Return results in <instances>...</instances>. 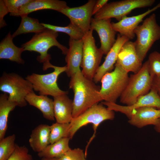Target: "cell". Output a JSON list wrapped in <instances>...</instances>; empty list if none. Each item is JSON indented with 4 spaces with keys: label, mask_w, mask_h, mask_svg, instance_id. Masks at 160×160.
<instances>
[{
    "label": "cell",
    "mask_w": 160,
    "mask_h": 160,
    "mask_svg": "<svg viewBox=\"0 0 160 160\" xmlns=\"http://www.w3.org/2000/svg\"><path fill=\"white\" fill-rule=\"evenodd\" d=\"M69 87L73 91V118H76L94 105L102 101L100 87L93 80L85 77L81 71L71 77Z\"/></svg>",
    "instance_id": "6da1fadb"
},
{
    "label": "cell",
    "mask_w": 160,
    "mask_h": 160,
    "mask_svg": "<svg viewBox=\"0 0 160 160\" xmlns=\"http://www.w3.org/2000/svg\"><path fill=\"white\" fill-rule=\"evenodd\" d=\"M153 80L149 72L147 60L137 73L129 77L127 84L120 97V102L126 106L133 105L139 97L149 92Z\"/></svg>",
    "instance_id": "7a4b0ae2"
},
{
    "label": "cell",
    "mask_w": 160,
    "mask_h": 160,
    "mask_svg": "<svg viewBox=\"0 0 160 160\" xmlns=\"http://www.w3.org/2000/svg\"><path fill=\"white\" fill-rule=\"evenodd\" d=\"M114 117V111L105 107L101 103L96 104L77 117L72 118L70 122L69 137L72 139L81 127L92 124L94 132L86 146L85 153H87V148L95 137L96 130L99 125L105 121L113 120Z\"/></svg>",
    "instance_id": "3957f363"
},
{
    "label": "cell",
    "mask_w": 160,
    "mask_h": 160,
    "mask_svg": "<svg viewBox=\"0 0 160 160\" xmlns=\"http://www.w3.org/2000/svg\"><path fill=\"white\" fill-rule=\"evenodd\" d=\"M58 32L46 28L40 33H36L28 41L23 44L22 47L24 51L36 52L40 55L37 60L43 63V66L50 63V55L48 53V50L52 47L56 46L60 49L62 54L66 55L68 49L57 41Z\"/></svg>",
    "instance_id": "277c9868"
},
{
    "label": "cell",
    "mask_w": 160,
    "mask_h": 160,
    "mask_svg": "<svg viewBox=\"0 0 160 160\" xmlns=\"http://www.w3.org/2000/svg\"><path fill=\"white\" fill-rule=\"evenodd\" d=\"M113 71L105 74L101 80L100 94L102 100L115 103L120 97L128 83V73L116 63Z\"/></svg>",
    "instance_id": "5b68a950"
},
{
    "label": "cell",
    "mask_w": 160,
    "mask_h": 160,
    "mask_svg": "<svg viewBox=\"0 0 160 160\" xmlns=\"http://www.w3.org/2000/svg\"><path fill=\"white\" fill-rule=\"evenodd\" d=\"M0 90L9 94V99L20 107L26 106V96L33 92L32 85L28 80L17 73L5 72L0 78Z\"/></svg>",
    "instance_id": "8992f818"
},
{
    "label": "cell",
    "mask_w": 160,
    "mask_h": 160,
    "mask_svg": "<svg viewBox=\"0 0 160 160\" xmlns=\"http://www.w3.org/2000/svg\"><path fill=\"white\" fill-rule=\"evenodd\" d=\"M136 39L134 42L138 56L143 62L154 42L160 39V26L153 13L146 18L134 31Z\"/></svg>",
    "instance_id": "52a82bcc"
},
{
    "label": "cell",
    "mask_w": 160,
    "mask_h": 160,
    "mask_svg": "<svg viewBox=\"0 0 160 160\" xmlns=\"http://www.w3.org/2000/svg\"><path fill=\"white\" fill-rule=\"evenodd\" d=\"M49 67L53 68L54 71L45 74L33 73L28 75L25 79L31 83L33 90L38 92L39 95H50L54 97L67 95L68 92L61 90L57 83L59 76L65 71L66 65L58 67L51 64Z\"/></svg>",
    "instance_id": "ba28073f"
},
{
    "label": "cell",
    "mask_w": 160,
    "mask_h": 160,
    "mask_svg": "<svg viewBox=\"0 0 160 160\" xmlns=\"http://www.w3.org/2000/svg\"><path fill=\"white\" fill-rule=\"evenodd\" d=\"M93 30H89L85 33L83 38V57L81 67V71L86 78L93 80L100 66L103 55V52L98 48L93 35Z\"/></svg>",
    "instance_id": "9c48e42d"
},
{
    "label": "cell",
    "mask_w": 160,
    "mask_h": 160,
    "mask_svg": "<svg viewBox=\"0 0 160 160\" xmlns=\"http://www.w3.org/2000/svg\"><path fill=\"white\" fill-rule=\"evenodd\" d=\"M155 1V0H123L107 3L94 15V18H115L119 21L133 9L151 7Z\"/></svg>",
    "instance_id": "30bf717a"
},
{
    "label": "cell",
    "mask_w": 160,
    "mask_h": 160,
    "mask_svg": "<svg viewBox=\"0 0 160 160\" xmlns=\"http://www.w3.org/2000/svg\"><path fill=\"white\" fill-rule=\"evenodd\" d=\"M96 1L89 0L83 5L74 7H68L60 12L68 17L70 23L85 34L90 29L93 9Z\"/></svg>",
    "instance_id": "8fae6325"
},
{
    "label": "cell",
    "mask_w": 160,
    "mask_h": 160,
    "mask_svg": "<svg viewBox=\"0 0 160 160\" xmlns=\"http://www.w3.org/2000/svg\"><path fill=\"white\" fill-rule=\"evenodd\" d=\"M101 103L108 109L120 112L128 117L131 111L134 109L145 107L160 109V96L156 90L152 87L148 93L139 97L135 103L130 106H123L115 103L105 101Z\"/></svg>",
    "instance_id": "7c38bea8"
},
{
    "label": "cell",
    "mask_w": 160,
    "mask_h": 160,
    "mask_svg": "<svg viewBox=\"0 0 160 160\" xmlns=\"http://www.w3.org/2000/svg\"><path fill=\"white\" fill-rule=\"evenodd\" d=\"M111 19H97L92 18L90 28L98 33L101 44L100 48L107 55L116 42V33L111 25Z\"/></svg>",
    "instance_id": "4fadbf2b"
},
{
    "label": "cell",
    "mask_w": 160,
    "mask_h": 160,
    "mask_svg": "<svg viewBox=\"0 0 160 160\" xmlns=\"http://www.w3.org/2000/svg\"><path fill=\"white\" fill-rule=\"evenodd\" d=\"M116 63L126 71L137 73L142 66V62L137 54L134 42L128 41L121 47L118 54Z\"/></svg>",
    "instance_id": "5bb4252c"
},
{
    "label": "cell",
    "mask_w": 160,
    "mask_h": 160,
    "mask_svg": "<svg viewBox=\"0 0 160 160\" xmlns=\"http://www.w3.org/2000/svg\"><path fill=\"white\" fill-rule=\"evenodd\" d=\"M159 8L160 3L141 14L129 17L125 16L117 22H112V27L116 32H119L121 35L127 37L129 40L132 39L135 36L134 33L135 30L143 18Z\"/></svg>",
    "instance_id": "9a60e30c"
},
{
    "label": "cell",
    "mask_w": 160,
    "mask_h": 160,
    "mask_svg": "<svg viewBox=\"0 0 160 160\" xmlns=\"http://www.w3.org/2000/svg\"><path fill=\"white\" fill-rule=\"evenodd\" d=\"M128 118L130 124L138 128L155 126L160 119V109L145 107L134 109Z\"/></svg>",
    "instance_id": "2e32d148"
},
{
    "label": "cell",
    "mask_w": 160,
    "mask_h": 160,
    "mask_svg": "<svg viewBox=\"0 0 160 160\" xmlns=\"http://www.w3.org/2000/svg\"><path fill=\"white\" fill-rule=\"evenodd\" d=\"M129 40L124 36L119 33L117 34L115 43L106 55L104 62L99 67L94 78L93 81L95 83L100 81L102 77L106 73L112 71L121 47L126 42Z\"/></svg>",
    "instance_id": "e0dca14e"
},
{
    "label": "cell",
    "mask_w": 160,
    "mask_h": 160,
    "mask_svg": "<svg viewBox=\"0 0 160 160\" xmlns=\"http://www.w3.org/2000/svg\"><path fill=\"white\" fill-rule=\"evenodd\" d=\"M83 44L82 39L76 40L70 38L69 48L65 58L67 63L65 72L69 77H71L81 71L80 67L83 57Z\"/></svg>",
    "instance_id": "ac0fdd59"
},
{
    "label": "cell",
    "mask_w": 160,
    "mask_h": 160,
    "mask_svg": "<svg viewBox=\"0 0 160 160\" xmlns=\"http://www.w3.org/2000/svg\"><path fill=\"white\" fill-rule=\"evenodd\" d=\"M69 7L64 1L59 0H31L20 8L17 16H27L33 12L43 9H52L59 12Z\"/></svg>",
    "instance_id": "d6986e66"
},
{
    "label": "cell",
    "mask_w": 160,
    "mask_h": 160,
    "mask_svg": "<svg viewBox=\"0 0 160 160\" xmlns=\"http://www.w3.org/2000/svg\"><path fill=\"white\" fill-rule=\"evenodd\" d=\"M53 111L56 122L70 123L72 117L73 100L67 95L53 97Z\"/></svg>",
    "instance_id": "ffe728a7"
},
{
    "label": "cell",
    "mask_w": 160,
    "mask_h": 160,
    "mask_svg": "<svg viewBox=\"0 0 160 160\" xmlns=\"http://www.w3.org/2000/svg\"><path fill=\"white\" fill-rule=\"evenodd\" d=\"M27 103L39 109L43 117L51 121L55 119L53 111V100L47 96L36 95L33 92L25 97Z\"/></svg>",
    "instance_id": "44dd1931"
},
{
    "label": "cell",
    "mask_w": 160,
    "mask_h": 160,
    "mask_svg": "<svg viewBox=\"0 0 160 160\" xmlns=\"http://www.w3.org/2000/svg\"><path fill=\"white\" fill-rule=\"evenodd\" d=\"M9 32L0 43V59H7L17 63L23 64L24 61L21 57L24 51L23 47L16 46L13 41V38Z\"/></svg>",
    "instance_id": "7402d4cb"
},
{
    "label": "cell",
    "mask_w": 160,
    "mask_h": 160,
    "mask_svg": "<svg viewBox=\"0 0 160 160\" xmlns=\"http://www.w3.org/2000/svg\"><path fill=\"white\" fill-rule=\"evenodd\" d=\"M50 126L40 124L31 132L29 140L32 149L38 153L41 151L50 144Z\"/></svg>",
    "instance_id": "603a6c76"
},
{
    "label": "cell",
    "mask_w": 160,
    "mask_h": 160,
    "mask_svg": "<svg viewBox=\"0 0 160 160\" xmlns=\"http://www.w3.org/2000/svg\"><path fill=\"white\" fill-rule=\"evenodd\" d=\"M70 139L69 137H65L49 144L38 153V156L41 158H60L71 149L69 145Z\"/></svg>",
    "instance_id": "cb8c5ba5"
},
{
    "label": "cell",
    "mask_w": 160,
    "mask_h": 160,
    "mask_svg": "<svg viewBox=\"0 0 160 160\" xmlns=\"http://www.w3.org/2000/svg\"><path fill=\"white\" fill-rule=\"evenodd\" d=\"M17 106L16 103L10 100L9 96L4 93L0 95V140L4 137L7 127L10 113Z\"/></svg>",
    "instance_id": "d4e9b609"
},
{
    "label": "cell",
    "mask_w": 160,
    "mask_h": 160,
    "mask_svg": "<svg viewBox=\"0 0 160 160\" xmlns=\"http://www.w3.org/2000/svg\"><path fill=\"white\" fill-rule=\"evenodd\" d=\"M21 17V21L19 27L12 35L13 38L23 34L31 33H37L46 28L39 23L37 19L29 17L28 15Z\"/></svg>",
    "instance_id": "484cf974"
},
{
    "label": "cell",
    "mask_w": 160,
    "mask_h": 160,
    "mask_svg": "<svg viewBox=\"0 0 160 160\" xmlns=\"http://www.w3.org/2000/svg\"><path fill=\"white\" fill-rule=\"evenodd\" d=\"M50 144H52L62 138L69 137L70 123H59L56 122L50 126Z\"/></svg>",
    "instance_id": "4316f807"
},
{
    "label": "cell",
    "mask_w": 160,
    "mask_h": 160,
    "mask_svg": "<svg viewBox=\"0 0 160 160\" xmlns=\"http://www.w3.org/2000/svg\"><path fill=\"white\" fill-rule=\"evenodd\" d=\"M45 28L55 31L64 33L68 35L70 38L78 40L82 39L84 34L76 26L71 23L67 26H57L49 24L41 23Z\"/></svg>",
    "instance_id": "83f0119b"
},
{
    "label": "cell",
    "mask_w": 160,
    "mask_h": 160,
    "mask_svg": "<svg viewBox=\"0 0 160 160\" xmlns=\"http://www.w3.org/2000/svg\"><path fill=\"white\" fill-rule=\"evenodd\" d=\"M14 134L0 140V160H7L14 151L16 144Z\"/></svg>",
    "instance_id": "f1b7e54d"
},
{
    "label": "cell",
    "mask_w": 160,
    "mask_h": 160,
    "mask_svg": "<svg viewBox=\"0 0 160 160\" xmlns=\"http://www.w3.org/2000/svg\"><path fill=\"white\" fill-rule=\"evenodd\" d=\"M148 60L151 75L153 79H160V53L156 51L151 52Z\"/></svg>",
    "instance_id": "f546056e"
},
{
    "label": "cell",
    "mask_w": 160,
    "mask_h": 160,
    "mask_svg": "<svg viewBox=\"0 0 160 160\" xmlns=\"http://www.w3.org/2000/svg\"><path fill=\"white\" fill-rule=\"evenodd\" d=\"M7 160H33L29 153L28 149L25 146L16 144L15 149Z\"/></svg>",
    "instance_id": "4dcf8cb0"
},
{
    "label": "cell",
    "mask_w": 160,
    "mask_h": 160,
    "mask_svg": "<svg viewBox=\"0 0 160 160\" xmlns=\"http://www.w3.org/2000/svg\"><path fill=\"white\" fill-rule=\"evenodd\" d=\"M31 0H4V1L10 13V15L12 16H17L21 7L31 1Z\"/></svg>",
    "instance_id": "1f68e13d"
},
{
    "label": "cell",
    "mask_w": 160,
    "mask_h": 160,
    "mask_svg": "<svg viewBox=\"0 0 160 160\" xmlns=\"http://www.w3.org/2000/svg\"><path fill=\"white\" fill-rule=\"evenodd\" d=\"M86 156L83 150L77 148L71 149L59 159V160H87Z\"/></svg>",
    "instance_id": "d6a6232c"
},
{
    "label": "cell",
    "mask_w": 160,
    "mask_h": 160,
    "mask_svg": "<svg viewBox=\"0 0 160 160\" xmlns=\"http://www.w3.org/2000/svg\"><path fill=\"white\" fill-rule=\"evenodd\" d=\"M4 0H0V28H3L7 25L4 19V17L9 13Z\"/></svg>",
    "instance_id": "836d02e7"
},
{
    "label": "cell",
    "mask_w": 160,
    "mask_h": 160,
    "mask_svg": "<svg viewBox=\"0 0 160 160\" xmlns=\"http://www.w3.org/2000/svg\"><path fill=\"white\" fill-rule=\"evenodd\" d=\"M108 0H96L94 6L93 12V15H95L99 10L102 8L106 4L108 3Z\"/></svg>",
    "instance_id": "e575fe53"
},
{
    "label": "cell",
    "mask_w": 160,
    "mask_h": 160,
    "mask_svg": "<svg viewBox=\"0 0 160 160\" xmlns=\"http://www.w3.org/2000/svg\"><path fill=\"white\" fill-rule=\"evenodd\" d=\"M152 87L156 90L160 96V79H153Z\"/></svg>",
    "instance_id": "d590c367"
},
{
    "label": "cell",
    "mask_w": 160,
    "mask_h": 160,
    "mask_svg": "<svg viewBox=\"0 0 160 160\" xmlns=\"http://www.w3.org/2000/svg\"><path fill=\"white\" fill-rule=\"evenodd\" d=\"M154 129L157 132L160 133V119L158 120L156 124L154 126Z\"/></svg>",
    "instance_id": "8d00e7d4"
},
{
    "label": "cell",
    "mask_w": 160,
    "mask_h": 160,
    "mask_svg": "<svg viewBox=\"0 0 160 160\" xmlns=\"http://www.w3.org/2000/svg\"><path fill=\"white\" fill-rule=\"evenodd\" d=\"M41 160H59V159L58 158H41Z\"/></svg>",
    "instance_id": "74e56055"
}]
</instances>
